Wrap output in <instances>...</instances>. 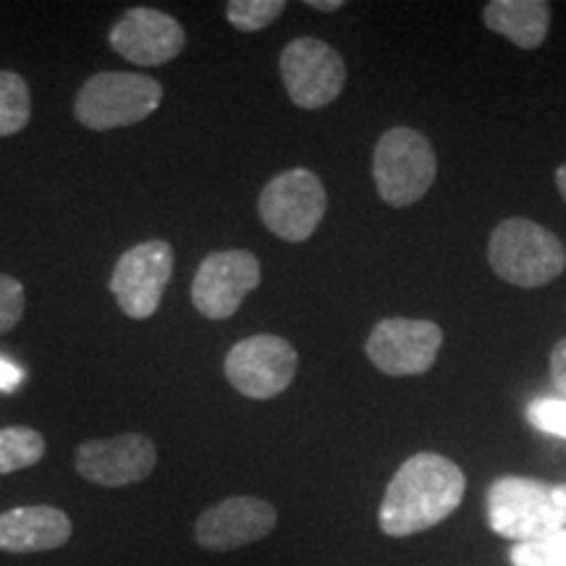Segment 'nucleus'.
Wrapping results in <instances>:
<instances>
[{
	"mask_svg": "<svg viewBox=\"0 0 566 566\" xmlns=\"http://www.w3.org/2000/svg\"><path fill=\"white\" fill-rule=\"evenodd\" d=\"M467 491L462 467L436 451H420L396 470L380 501L378 525L388 537H409L441 525Z\"/></svg>",
	"mask_w": 566,
	"mask_h": 566,
	"instance_id": "nucleus-1",
	"label": "nucleus"
},
{
	"mask_svg": "<svg viewBox=\"0 0 566 566\" xmlns=\"http://www.w3.org/2000/svg\"><path fill=\"white\" fill-rule=\"evenodd\" d=\"M488 525L516 543L543 541L566 530V493L562 485L535 478L506 475L493 480L485 495Z\"/></svg>",
	"mask_w": 566,
	"mask_h": 566,
	"instance_id": "nucleus-2",
	"label": "nucleus"
},
{
	"mask_svg": "<svg viewBox=\"0 0 566 566\" xmlns=\"http://www.w3.org/2000/svg\"><path fill=\"white\" fill-rule=\"evenodd\" d=\"M163 103V84L134 71H101L82 84L74 118L90 132H113L142 124Z\"/></svg>",
	"mask_w": 566,
	"mask_h": 566,
	"instance_id": "nucleus-3",
	"label": "nucleus"
},
{
	"mask_svg": "<svg viewBox=\"0 0 566 566\" xmlns=\"http://www.w3.org/2000/svg\"><path fill=\"white\" fill-rule=\"evenodd\" d=\"M488 260L499 279L514 286L537 289L564 273L566 250L546 226L527 218H509L493 229Z\"/></svg>",
	"mask_w": 566,
	"mask_h": 566,
	"instance_id": "nucleus-4",
	"label": "nucleus"
},
{
	"mask_svg": "<svg viewBox=\"0 0 566 566\" xmlns=\"http://www.w3.org/2000/svg\"><path fill=\"white\" fill-rule=\"evenodd\" d=\"M436 174V150L420 132L396 126L375 145V189L391 208H409V205L420 202L433 187Z\"/></svg>",
	"mask_w": 566,
	"mask_h": 566,
	"instance_id": "nucleus-5",
	"label": "nucleus"
},
{
	"mask_svg": "<svg viewBox=\"0 0 566 566\" xmlns=\"http://www.w3.org/2000/svg\"><path fill=\"white\" fill-rule=\"evenodd\" d=\"M328 210V192L321 176L307 168H292L273 176L258 200L260 221L283 242H307Z\"/></svg>",
	"mask_w": 566,
	"mask_h": 566,
	"instance_id": "nucleus-6",
	"label": "nucleus"
},
{
	"mask_svg": "<svg viewBox=\"0 0 566 566\" xmlns=\"http://www.w3.org/2000/svg\"><path fill=\"white\" fill-rule=\"evenodd\" d=\"M174 275V247L166 239H147L118 258L111 273V294L132 321H147L158 313Z\"/></svg>",
	"mask_w": 566,
	"mask_h": 566,
	"instance_id": "nucleus-7",
	"label": "nucleus"
},
{
	"mask_svg": "<svg viewBox=\"0 0 566 566\" xmlns=\"http://www.w3.org/2000/svg\"><path fill=\"white\" fill-rule=\"evenodd\" d=\"M296 349L286 338L273 334H258L233 344L226 354L223 373L239 394L254 401L275 399L294 384Z\"/></svg>",
	"mask_w": 566,
	"mask_h": 566,
	"instance_id": "nucleus-8",
	"label": "nucleus"
},
{
	"mask_svg": "<svg viewBox=\"0 0 566 566\" xmlns=\"http://www.w3.org/2000/svg\"><path fill=\"white\" fill-rule=\"evenodd\" d=\"M279 69L289 101L304 111L331 105L346 84L342 53L317 38H296L289 42L281 51Z\"/></svg>",
	"mask_w": 566,
	"mask_h": 566,
	"instance_id": "nucleus-9",
	"label": "nucleus"
},
{
	"mask_svg": "<svg viewBox=\"0 0 566 566\" xmlns=\"http://www.w3.org/2000/svg\"><path fill=\"white\" fill-rule=\"evenodd\" d=\"M263 281L260 260L247 250L212 252L197 268L192 304L208 321H229Z\"/></svg>",
	"mask_w": 566,
	"mask_h": 566,
	"instance_id": "nucleus-10",
	"label": "nucleus"
},
{
	"mask_svg": "<svg viewBox=\"0 0 566 566\" xmlns=\"http://www.w3.org/2000/svg\"><path fill=\"white\" fill-rule=\"evenodd\" d=\"M443 346V331L433 321H409V317H386L375 323L367 336L365 352L380 373L422 375L436 365Z\"/></svg>",
	"mask_w": 566,
	"mask_h": 566,
	"instance_id": "nucleus-11",
	"label": "nucleus"
},
{
	"mask_svg": "<svg viewBox=\"0 0 566 566\" xmlns=\"http://www.w3.org/2000/svg\"><path fill=\"white\" fill-rule=\"evenodd\" d=\"M74 467L92 485L126 488L153 475L158 467V449L153 438L142 433L90 438L76 446Z\"/></svg>",
	"mask_w": 566,
	"mask_h": 566,
	"instance_id": "nucleus-12",
	"label": "nucleus"
},
{
	"mask_svg": "<svg viewBox=\"0 0 566 566\" xmlns=\"http://www.w3.org/2000/svg\"><path fill=\"white\" fill-rule=\"evenodd\" d=\"M279 525V512L271 501L258 495H231L208 506L195 522V541L205 551H229L265 541Z\"/></svg>",
	"mask_w": 566,
	"mask_h": 566,
	"instance_id": "nucleus-13",
	"label": "nucleus"
},
{
	"mask_svg": "<svg viewBox=\"0 0 566 566\" xmlns=\"http://www.w3.org/2000/svg\"><path fill=\"white\" fill-rule=\"evenodd\" d=\"M108 42L124 61L142 69H153L179 59L187 48V32L171 13L139 6V9L126 11L111 27Z\"/></svg>",
	"mask_w": 566,
	"mask_h": 566,
	"instance_id": "nucleus-14",
	"label": "nucleus"
},
{
	"mask_svg": "<svg viewBox=\"0 0 566 566\" xmlns=\"http://www.w3.org/2000/svg\"><path fill=\"white\" fill-rule=\"evenodd\" d=\"M74 535L69 514L63 509L17 506L0 514V551L13 556L48 554L66 546Z\"/></svg>",
	"mask_w": 566,
	"mask_h": 566,
	"instance_id": "nucleus-15",
	"label": "nucleus"
},
{
	"mask_svg": "<svg viewBox=\"0 0 566 566\" xmlns=\"http://www.w3.org/2000/svg\"><path fill=\"white\" fill-rule=\"evenodd\" d=\"M485 27L504 34L516 48L535 51L546 40L551 27V3L546 0H491L483 11Z\"/></svg>",
	"mask_w": 566,
	"mask_h": 566,
	"instance_id": "nucleus-16",
	"label": "nucleus"
},
{
	"mask_svg": "<svg viewBox=\"0 0 566 566\" xmlns=\"http://www.w3.org/2000/svg\"><path fill=\"white\" fill-rule=\"evenodd\" d=\"M45 451L48 443L40 436V430L27 428V424L0 428V475L30 470V467L42 462Z\"/></svg>",
	"mask_w": 566,
	"mask_h": 566,
	"instance_id": "nucleus-17",
	"label": "nucleus"
},
{
	"mask_svg": "<svg viewBox=\"0 0 566 566\" xmlns=\"http://www.w3.org/2000/svg\"><path fill=\"white\" fill-rule=\"evenodd\" d=\"M32 118L30 84L17 71H0V139L24 132Z\"/></svg>",
	"mask_w": 566,
	"mask_h": 566,
	"instance_id": "nucleus-18",
	"label": "nucleus"
},
{
	"mask_svg": "<svg viewBox=\"0 0 566 566\" xmlns=\"http://www.w3.org/2000/svg\"><path fill=\"white\" fill-rule=\"evenodd\" d=\"M286 11L283 0H231L226 6V19L239 32H260L271 27Z\"/></svg>",
	"mask_w": 566,
	"mask_h": 566,
	"instance_id": "nucleus-19",
	"label": "nucleus"
},
{
	"mask_svg": "<svg viewBox=\"0 0 566 566\" xmlns=\"http://www.w3.org/2000/svg\"><path fill=\"white\" fill-rule=\"evenodd\" d=\"M509 562L512 566H566V530L543 541L516 543L509 551Z\"/></svg>",
	"mask_w": 566,
	"mask_h": 566,
	"instance_id": "nucleus-20",
	"label": "nucleus"
},
{
	"mask_svg": "<svg viewBox=\"0 0 566 566\" xmlns=\"http://www.w3.org/2000/svg\"><path fill=\"white\" fill-rule=\"evenodd\" d=\"M527 422L546 436H556L566 441V399H535L527 405Z\"/></svg>",
	"mask_w": 566,
	"mask_h": 566,
	"instance_id": "nucleus-21",
	"label": "nucleus"
},
{
	"mask_svg": "<svg viewBox=\"0 0 566 566\" xmlns=\"http://www.w3.org/2000/svg\"><path fill=\"white\" fill-rule=\"evenodd\" d=\"M27 296L24 283L9 273H0V336L17 328L24 317Z\"/></svg>",
	"mask_w": 566,
	"mask_h": 566,
	"instance_id": "nucleus-22",
	"label": "nucleus"
},
{
	"mask_svg": "<svg viewBox=\"0 0 566 566\" xmlns=\"http://www.w3.org/2000/svg\"><path fill=\"white\" fill-rule=\"evenodd\" d=\"M551 384L562 394V399H566V338H562L551 352Z\"/></svg>",
	"mask_w": 566,
	"mask_h": 566,
	"instance_id": "nucleus-23",
	"label": "nucleus"
},
{
	"mask_svg": "<svg viewBox=\"0 0 566 566\" xmlns=\"http://www.w3.org/2000/svg\"><path fill=\"white\" fill-rule=\"evenodd\" d=\"M21 380H24V373L6 357H0V391H13Z\"/></svg>",
	"mask_w": 566,
	"mask_h": 566,
	"instance_id": "nucleus-24",
	"label": "nucleus"
},
{
	"mask_svg": "<svg viewBox=\"0 0 566 566\" xmlns=\"http://www.w3.org/2000/svg\"><path fill=\"white\" fill-rule=\"evenodd\" d=\"M307 6L313 11H338L342 9V0H307Z\"/></svg>",
	"mask_w": 566,
	"mask_h": 566,
	"instance_id": "nucleus-25",
	"label": "nucleus"
},
{
	"mask_svg": "<svg viewBox=\"0 0 566 566\" xmlns=\"http://www.w3.org/2000/svg\"><path fill=\"white\" fill-rule=\"evenodd\" d=\"M556 187H558V192H562L564 202H566V163L556 171Z\"/></svg>",
	"mask_w": 566,
	"mask_h": 566,
	"instance_id": "nucleus-26",
	"label": "nucleus"
},
{
	"mask_svg": "<svg viewBox=\"0 0 566 566\" xmlns=\"http://www.w3.org/2000/svg\"><path fill=\"white\" fill-rule=\"evenodd\" d=\"M562 488H564V493H566V485H562Z\"/></svg>",
	"mask_w": 566,
	"mask_h": 566,
	"instance_id": "nucleus-27",
	"label": "nucleus"
}]
</instances>
